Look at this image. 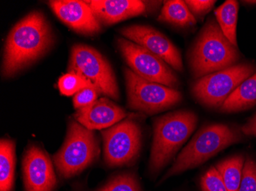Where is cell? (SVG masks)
Returning a JSON list of instances; mask_svg holds the SVG:
<instances>
[{
    "mask_svg": "<svg viewBox=\"0 0 256 191\" xmlns=\"http://www.w3.org/2000/svg\"><path fill=\"white\" fill-rule=\"evenodd\" d=\"M104 155L108 166L130 165L138 159L142 149V131L132 118L102 131Z\"/></svg>",
    "mask_w": 256,
    "mask_h": 191,
    "instance_id": "9c48e42d",
    "label": "cell"
},
{
    "mask_svg": "<svg viewBox=\"0 0 256 191\" xmlns=\"http://www.w3.org/2000/svg\"><path fill=\"white\" fill-rule=\"evenodd\" d=\"M92 87L82 77L76 74L68 73L62 76L58 81V87L62 94L66 96L76 95L84 87Z\"/></svg>",
    "mask_w": 256,
    "mask_h": 191,
    "instance_id": "7402d4cb",
    "label": "cell"
},
{
    "mask_svg": "<svg viewBox=\"0 0 256 191\" xmlns=\"http://www.w3.org/2000/svg\"><path fill=\"white\" fill-rule=\"evenodd\" d=\"M120 106L107 98L96 100L90 106L79 109L74 115L76 120L89 130H103L120 123L128 116Z\"/></svg>",
    "mask_w": 256,
    "mask_h": 191,
    "instance_id": "5bb4252c",
    "label": "cell"
},
{
    "mask_svg": "<svg viewBox=\"0 0 256 191\" xmlns=\"http://www.w3.org/2000/svg\"><path fill=\"white\" fill-rule=\"evenodd\" d=\"M118 47L130 70L149 81L178 90L179 78L164 60L136 43L118 38Z\"/></svg>",
    "mask_w": 256,
    "mask_h": 191,
    "instance_id": "30bf717a",
    "label": "cell"
},
{
    "mask_svg": "<svg viewBox=\"0 0 256 191\" xmlns=\"http://www.w3.org/2000/svg\"><path fill=\"white\" fill-rule=\"evenodd\" d=\"M50 5L58 18L78 32L94 34L100 31L98 20L88 4L82 1H50Z\"/></svg>",
    "mask_w": 256,
    "mask_h": 191,
    "instance_id": "4fadbf2b",
    "label": "cell"
},
{
    "mask_svg": "<svg viewBox=\"0 0 256 191\" xmlns=\"http://www.w3.org/2000/svg\"><path fill=\"white\" fill-rule=\"evenodd\" d=\"M242 140L240 131L228 125L204 126L181 151L162 181L202 165L226 148Z\"/></svg>",
    "mask_w": 256,
    "mask_h": 191,
    "instance_id": "277c9868",
    "label": "cell"
},
{
    "mask_svg": "<svg viewBox=\"0 0 256 191\" xmlns=\"http://www.w3.org/2000/svg\"><path fill=\"white\" fill-rule=\"evenodd\" d=\"M98 191H142L138 179L130 173L114 177Z\"/></svg>",
    "mask_w": 256,
    "mask_h": 191,
    "instance_id": "44dd1931",
    "label": "cell"
},
{
    "mask_svg": "<svg viewBox=\"0 0 256 191\" xmlns=\"http://www.w3.org/2000/svg\"><path fill=\"white\" fill-rule=\"evenodd\" d=\"M68 73L76 74L96 88L100 94L119 100V90L113 69L98 51L86 44L72 48Z\"/></svg>",
    "mask_w": 256,
    "mask_h": 191,
    "instance_id": "8992f818",
    "label": "cell"
},
{
    "mask_svg": "<svg viewBox=\"0 0 256 191\" xmlns=\"http://www.w3.org/2000/svg\"><path fill=\"white\" fill-rule=\"evenodd\" d=\"M198 118L188 110H179L158 118L154 124L150 170L158 173L164 168L196 127Z\"/></svg>",
    "mask_w": 256,
    "mask_h": 191,
    "instance_id": "3957f363",
    "label": "cell"
},
{
    "mask_svg": "<svg viewBox=\"0 0 256 191\" xmlns=\"http://www.w3.org/2000/svg\"><path fill=\"white\" fill-rule=\"evenodd\" d=\"M252 64H235L197 79L192 86V93L201 104L210 108H220L238 86L254 74Z\"/></svg>",
    "mask_w": 256,
    "mask_h": 191,
    "instance_id": "ba28073f",
    "label": "cell"
},
{
    "mask_svg": "<svg viewBox=\"0 0 256 191\" xmlns=\"http://www.w3.org/2000/svg\"><path fill=\"white\" fill-rule=\"evenodd\" d=\"M126 39L136 43L160 57L174 70H184L182 57L178 47L164 34L148 25H134L119 30Z\"/></svg>",
    "mask_w": 256,
    "mask_h": 191,
    "instance_id": "8fae6325",
    "label": "cell"
},
{
    "mask_svg": "<svg viewBox=\"0 0 256 191\" xmlns=\"http://www.w3.org/2000/svg\"><path fill=\"white\" fill-rule=\"evenodd\" d=\"M99 94V92L94 87H84L74 95L73 99L74 108L79 110L90 106L97 100Z\"/></svg>",
    "mask_w": 256,
    "mask_h": 191,
    "instance_id": "d4e9b609",
    "label": "cell"
},
{
    "mask_svg": "<svg viewBox=\"0 0 256 191\" xmlns=\"http://www.w3.org/2000/svg\"><path fill=\"white\" fill-rule=\"evenodd\" d=\"M238 191H256V162L247 157Z\"/></svg>",
    "mask_w": 256,
    "mask_h": 191,
    "instance_id": "603a6c76",
    "label": "cell"
},
{
    "mask_svg": "<svg viewBox=\"0 0 256 191\" xmlns=\"http://www.w3.org/2000/svg\"><path fill=\"white\" fill-rule=\"evenodd\" d=\"M15 171V143L2 139L0 143V191H12Z\"/></svg>",
    "mask_w": 256,
    "mask_h": 191,
    "instance_id": "ac0fdd59",
    "label": "cell"
},
{
    "mask_svg": "<svg viewBox=\"0 0 256 191\" xmlns=\"http://www.w3.org/2000/svg\"><path fill=\"white\" fill-rule=\"evenodd\" d=\"M26 191H53L56 186L52 162L44 151L32 146L26 152L22 161Z\"/></svg>",
    "mask_w": 256,
    "mask_h": 191,
    "instance_id": "7c38bea8",
    "label": "cell"
},
{
    "mask_svg": "<svg viewBox=\"0 0 256 191\" xmlns=\"http://www.w3.org/2000/svg\"><path fill=\"white\" fill-rule=\"evenodd\" d=\"M200 184L202 191H228L216 167H212L204 174Z\"/></svg>",
    "mask_w": 256,
    "mask_h": 191,
    "instance_id": "cb8c5ba5",
    "label": "cell"
},
{
    "mask_svg": "<svg viewBox=\"0 0 256 191\" xmlns=\"http://www.w3.org/2000/svg\"><path fill=\"white\" fill-rule=\"evenodd\" d=\"M243 3L250 4V5H256V1H243Z\"/></svg>",
    "mask_w": 256,
    "mask_h": 191,
    "instance_id": "83f0119b",
    "label": "cell"
},
{
    "mask_svg": "<svg viewBox=\"0 0 256 191\" xmlns=\"http://www.w3.org/2000/svg\"><path fill=\"white\" fill-rule=\"evenodd\" d=\"M241 132L246 136L256 137V114L242 126Z\"/></svg>",
    "mask_w": 256,
    "mask_h": 191,
    "instance_id": "4316f807",
    "label": "cell"
},
{
    "mask_svg": "<svg viewBox=\"0 0 256 191\" xmlns=\"http://www.w3.org/2000/svg\"><path fill=\"white\" fill-rule=\"evenodd\" d=\"M50 25L42 12L34 11L11 30L6 42L2 73L12 76L41 57L52 44Z\"/></svg>",
    "mask_w": 256,
    "mask_h": 191,
    "instance_id": "6da1fadb",
    "label": "cell"
},
{
    "mask_svg": "<svg viewBox=\"0 0 256 191\" xmlns=\"http://www.w3.org/2000/svg\"><path fill=\"white\" fill-rule=\"evenodd\" d=\"M245 158L236 155L217 164L216 169L222 177L228 191H238L242 177Z\"/></svg>",
    "mask_w": 256,
    "mask_h": 191,
    "instance_id": "ffe728a7",
    "label": "cell"
},
{
    "mask_svg": "<svg viewBox=\"0 0 256 191\" xmlns=\"http://www.w3.org/2000/svg\"><path fill=\"white\" fill-rule=\"evenodd\" d=\"M128 106L130 110L153 115L172 108L182 100V93L160 83L149 81L124 68Z\"/></svg>",
    "mask_w": 256,
    "mask_h": 191,
    "instance_id": "52a82bcc",
    "label": "cell"
},
{
    "mask_svg": "<svg viewBox=\"0 0 256 191\" xmlns=\"http://www.w3.org/2000/svg\"><path fill=\"white\" fill-rule=\"evenodd\" d=\"M238 2L227 0L215 10L217 23L228 41L237 47L236 27L238 20Z\"/></svg>",
    "mask_w": 256,
    "mask_h": 191,
    "instance_id": "d6986e66",
    "label": "cell"
},
{
    "mask_svg": "<svg viewBox=\"0 0 256 191\" xmlns=\"http://www.w3.org/2000/svg\"><path fill=\"white\" fill-rule=\"evenodd\" d=\"M158 20L180 28H190L196 23V19L191 13L185 1L180 0L164 2Z\"/></svg>",
    "mask_w": 256,
    "mask_h": 191,
    "instance_id": "e0dca14e",
    "label": "cell"
},
{
    "mask_svg": "<svg viewBox=\"0 0 256 191\" xmlns=\"http://www.w3.org/2000/svg\"><path fill=\"white\" fill-rule=\"evenodd\" d=\"M186 4L189 8L191 13L194 15V17L204 16L206 14L208 13V11L212 10V7L215 5L216 1H212V0H188L185 1Z\"/></svg>",
    "mask_w": 256,
    "mask_h": 191,
    "instance_id": "484cf974",
    "label": "cell"
},
{
    "mask_svg": "<svg viewBox=\"0 0 256 191\" xmlns=\"http://www.w3.org/2000/svg\"><path fill=\"white\" fill-rule=\"evenodd\" d=\"M98 20L112 25L123 20L146 13L148 2L138 0H92L86 1Z\"/></svg>",
    "mask_w": 256,
    "mask_h": 191,
    "instance_id": "9a60e30c",
    "label": "cell"
},
{
    "mask_svg": "<svg viewBox=\"0 0 256 191\" xmlns=\"http://www.w3.org/2000/svg\"><path fill=\"white\" fill-rule=\"evenodd\" d=\"M98 155V142L93 131L72 121L69 125L66 142L53 160L60 175L70 178L84 170Z\"/></svg>",
    "mask_w": 256,
    "mask_h": 191,
    "instance_id": "5b68a950",
    "label": "cell"
},
{
    "mask_svg": "<svg viewBox=\"0 0 256 191\" xmlns=\"http://www.w3.org/2000/svg\"><path fill=\"white\" fill-rule=\"evenodd\" d=\"M240 58L237 47L225 36L216 21L210 18L200 32L190 54L196 79L235 65Z\"/></svg>",
    "mask_w": 256,
    "mask_h": 191,
    "instance_id": "7a4b0ae2",
    "label": "cell"
},
{
    "mask_svg": "<svg viewBox=\"0 0 256 191\" xmlns=\"http://www.w3.org/2000/svg\"><path fill=\"white\" fill-rule=\"evenodd\" d=\"M256 105V73L243 81L224 102L220 110L235 113L252 108Z\"/></svg>",
    "mask_w": 256,
    "mask_h": 191,
    "instance_id": "2e32d148",
    "label": "cell"
}]
</instances>
